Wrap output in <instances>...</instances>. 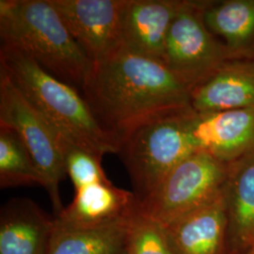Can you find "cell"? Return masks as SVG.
Here are the masks:
<instances>
[{
  "mask_svg": "<svg viewBox=\"0 0 254 254\" xmlns=\"http://www.w3.org/2000/svg\"><path fill=\"white\" fill-rule=\"evenodd\" d=\"M203 19L231 52L239 58L254 57V0L207 1Z\"/></svg>",
  "mask_w": 254,
  "mask_h": 254,
  "instance_id": "16",
  "label": "cell"
},
{
  "mask_svg": "<svg viewBox=\"0 0 254 254\" xmlns=\"http://www.w3.org/2000/svg\"><path fill=\"white\" fill-rule=\"evenodd\" d=\"M186 110L153 120L122 141L118 154L129 173L137 201L147 198L173 167L192 154L182 126Z\"/></svg>",
  "mask_w": 254,
  "mask_h": 254,
  "instance_id": "4",
  "label": "cell"
},
{
  "mask_svg": "<svg viewBox=\"0 0 254 254\" xmlns=\"http://www.w3.org/2000/svg\"><path fill=\"white\" fill-rule=\"evenodd\" d=\"M181 119L192 154L204 153L229 164L254 153V109L197 112L191 108Z\"/></svg>",
  "mask_w": 254,
  "mask_h": 254,
  "instance_id": "8",
  "label": "cell"
},
{
  "mask_svg": "<svg viewBox=\"0 0 254 254\" xmlns=\"http://www.w3.org/2000/svg\"><path fill=\"white\" fill-rule=\"evenodd\" d=\"M1 46L17 49L58 79L82 90L92 62L49 0H1Z\"/></svg>",
  "mask_w": 254,
  "mask_h": 254,
  "instance_id": "3",
  "label": "cell"
},
{
  "mask_svg": "<svg viewBox=\"0 0 254 254\" xmlns=\"http://www.w3.org/2000/svg\"><path fill=\"white\" fill-rule=\"evenodd\" d=\"M0 70L53 127L58 135L103 156L118 154L120 143L101 127L73 86L46 72L17 49L1 46Z\"/></svg>",
  "mask_w": 254,
  "mask_h": 254,
  "instance_id": "2",
  "label": "cell"
},
{
  "mask_svg": "<svg viewBox=\"0 0 254 254\" xmlns=\"http://www.w3.org/2000/svg\"><path fill=\"white\" fill-rule=\"evenodd\" d=\"M0 127L14 130L31 154L45 180L57 215L64 206L60 184L67 175L58 133L0 70Z\"/></svg>",
  "mask_w": 254,
  "mask_h": 254,
  "instance_id": "7",
  "label": "cell"
},
{
  "mask_svg": "<svg viewBox=\"0 0 254 254\" xmlns=\"http://www.w3.org/2000/svg\"><path fill=\"white\" fill-rule=\"evenodd\" d=\"M191 108L197 112L254 109V57L230 61L195 86Z\"/></svg>",
  "mask_w": 254,
  "mask_h": 254,
  "instance_id": "12",
  "label": "cell"
},
{
  "mask_svg": "<svg viewBox=\"0 0 254 254\" xmlns=\"http://www.w3.org/2000/svg\"><path fill=\"white\" fill-rule=\"evenodd\" d=\"M132 213L117 222L96 227L66 226L55 219L49 254H126Z\"/></svg>",
  "mask_w": 254,
  "mask_h": 254,
  "instance_id": "17",
  "label": "cell"
},
{
  "mask_svg": "<svg viewBox=\"0 0 254 254\" xmlns=\"http://www.w3.org/2000/svg\"><path fill=\"white\" fill-rule=\"evenodd\" d=\"M227 173L228 164L204 153L190 154L137 206L147 217L167 225L215 199L223 190Z\"/></svg>",
  "mask_w": 254,
  "mask_h": 254,
  "instance_id": "5",
  "label": "cell"
},
{
  "mask_svg": "<svg viewBox=\"0 0 254 254\" xmlns=\"http://www.w3.org/2000/svg\"><path fill=\"white\" fill-rule=\"evenodd\" d=\"M228 238L237 253L254 247V153L228 164L223 188Z\"/></svg>",
  "mask_w": 254,
  "mask_h": 254,
  "instance_id": "15",
  "label": "cell"
},
{
  "mask_svg": "<svg viewBox=\"0 0 254 254\" xmlns=\"http://www.w3.org/2000/svg\"><path fill=\"white\" fill-rule=\"evenodd\" d=\"M59 144L64 155L67 175L73 182L74 190L95 182L109 179L102 167V158L63 136L58 135Z\"/></svg>",
  "mask_w": 254,
  "mask_h": 254,
  "instance_id": "20",
  "label": "cell"
},
{
  "mask_svg": "<svg viewBox=\"0 0 254 254\" xmlns=\"http://www.w3.org/2000/svg\"><path fill=\"white\" fill-rule=\"evenodd\" d=\"M181 0H127L122 19L123 46L163 63L168 33Z\"/></svg>",
  "mask_w": 254,
  "mask_h": 254,
  "instance_id": "10",
  "label": "cell"
},
{
  "mask_svg": "<svg viewBox=\"0 0 254 254\" xmlns=\"http://www.w3.org/2000/svg\"><path fill=\"white\" fill-rule=\"evenodd\" d=\"M136 205L133 192L119 189L107 179L75 189L73 201L55 219L72 227L103 226L127 218Z\"/></svg>",
  "mask_w": 254,
  "mask_h": 254,
  "instance_id": "13",
  "label": "cell"
},
{
  "mask_svg": "<svg viewBox=\"0 0 254 254\" xmlns=\"http://www.w3.org/2000/svg\"><path fill=\"white\" fill-rule=\"evenodd\" d=\"M126 254H174L162 225L142 214L137 205L129 219Z\"/></svg>",
  "mask_w": 254,
  "mask_h": 254,
  "instance_id": "19",
  "label": "cell"
},
{
  "mask_svg": "<svg viewBox=\"0 0 254 254\" xmlns=\"http://www.w3.org/2000/svg\"><path fill=\"white\" fill-rule=\"evenodd\" d=\"M207 1H184L170 27L163 63L193 88L228 62L241 59L219 42L206 27Z\"/></svg>",
  "mask_w": 254,
  "mask_h": 254,
  "instance_id": "6",
  "label": "cell"
},
{
  "mask_svg": "<svg viewBox=\"0 0 254 254\" xmlns=\"http://www.w3.org/2000/svg\"><path fill=\"white\" fill-rule=\"evenodd\" d=\"M236 254H254V247L246 251V252H242V253H236Z\"/></svg>",
  "mask_w": 254,
  "mask_h": 254,
  "instance_id": "21",
  "label": "cell"
},
{
  "mask_svg": "<svg viewBox=\"0 0 254 254\" xmlns=\"http://www.w3.org/2000/svg\"><path fill=\"white\" fill-rule=\"evenodd\" d=\"M127 0H49L92 63L124 47L122 19Z\"/></svg>",
  "mask_w": 254,
  "mask_h": 254,
  "instance_id": "9",
  "label": "cell"
},
{
  "mask_svg": "<svg viewBox=\"0 0 254 254\" xmlns=\"http://www.w3.org/2000/svg\"><path fill=\"white\" fill-rule=\"evenodd\" d=\"M162 227L174 254H222L228 238L223 190L204 205Z\"/></svg>",
  "mask_w": 254,
  "mask_h": 254,
  "instance_id": "11",
  "label": "cell"
},
{
  "mask_svg": "<svg viewBox=\"0 0 254 254\" xmlns=\"http://www.w3.org/2000/svg\"><path fill=\"white\" fill-rule=\"evenodd\" d=\"M35 185L46 184L25 143L14 130L0 127L1 189Z\"/></svg>",
  "mask_w": 254,
  "mask_h": 254,
  "instance_id": "18",
  "label": "cell"
},
{
  "mask_svg": "<svg viewBox=\"0 0 254 254\" xmlns=\"http://www.w3.org/2000/svg\"><path fill=\"white\" fill-rule=\"evenodd\" d=\"M54 221L33 200L7 201L0 212V254H49Z\"/></svg>",
  "mask_w": 254,
  "mask_h": 254,
  "instance_id": "14",
  "label": "cell"
},
{
  "mask_svg": "<svg viewBox=\"0 0 254 254\" xmlns=\"http://www.w3.org/2000/svg\"><path fill=\"white\" fill-rule=\"evenodd\" d=\"M193 87L166 64L125 47L93 63L82 96L121 147L147 123L191 108Z\"/></svg>",
  "mask_w": 254,
  "mask_h": 254,
  "instance_id": "1",
  "label": "cell"
}]
</instances>
